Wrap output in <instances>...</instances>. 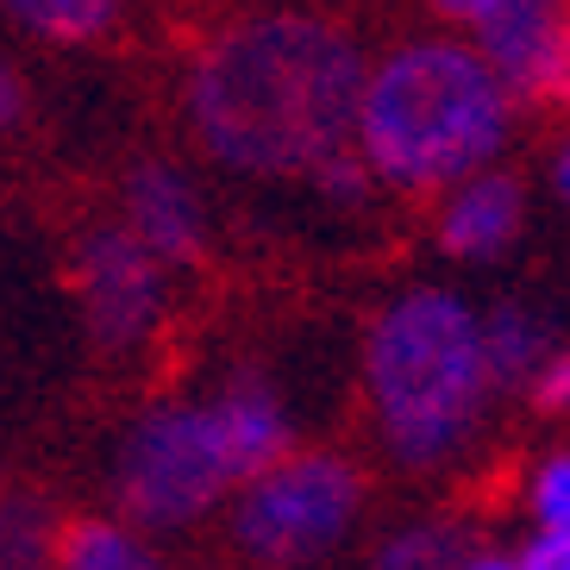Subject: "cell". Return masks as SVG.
Here are the masks:
<instances>
[{"instance_id": "obj_9", "label": "cell", "mask_w": 570, "mask_h": 570, "mask_svg": "<svg viewBox=\"0 0 570 570\" xmlns=\"http://www.w3.org/2000/svg\"><path fill=\"white\" fill-rule=\"evenodd\" d=\"M126 214H132V238L138 252L151 257H169V264H183V257L202 252V207L188 195V183L176 169L164 164H145L132 169V183H126Z\"/></svg>"}, {"instance_id": "obj_18", "label": "cell", "mask_w": 570, "mask_h": 570, "mask_svg": "<svg viewBox=\"0 0 570 570\" xmlns=\"http://www.w3.org/2000/svg\"><path fill=\"white\" fill-rule=\"evenodd\" d=\"M533 407L539 414H570V352L546 357V370L533 376Z\"/></svg>"}, {"instance_id": "obj_17", "label": "cell", "mask_w": 570, "mask_h": 570, "mask_svg": "<svg viewBox=\"0 0 570 570\" xmlns=\"http://www.w3.org/2000/svg\"><path fill=\"white\" fill-rule=\"evenodd\" d=\"M314 183L326 188L333 202H364L370 176H364V164H357L352 151H338V157H326V164H314Z\"/></svg>"}, {"instance_id": "obj_20", "label": "cell", "mask_w": 570, "mask_h": 570, "mask_svg": "<svg viewBox=\"0 0 570 570\" xmlns=\"http://www.w3.org/2000/svg\"><path fill=\"white\" fill-rule=\"evenodd\" d=\"M546 95L570 101V19H564V51H558V69H552V88H546Z\"/></svg>"}, {"instance_id": "obj_13", "label": "cell", "mask_w": 570, "mask_h": 570, "mask_svg": "<svg viewBox=\"0 0 570 570\" xmlns=\"http://www.w3.org/2000/svg\"><path fill=\"white\" fill-rule=\"evenodd\" d=\"M57 533L38 502H0V570H51Z\"/></svg>"}, {"instance_id": "obj_19", "label": "cell", "mask_w": 570, "mask_h": 570, "mask_svg": "<svg viewBox=\"0 0 570 570\" xmlns=\"http://www.w3.org/2000/svg\"><path fill=\"white\" fill-rule=\"evenodd\" d=\"M520 570H570V533H539L520 558Z\"/></svg>"}, {"instance_id": "obj_21", "label": "cell", "mask_w": 570, "mask_h": 570, "mask_svg": "<svg viewBox=\"0 0 570 570\" xmlns=\"http://www.w3.org/2000/svg\"><path fill=\"white\" fill-rule=\"evenodd\" d=\"M13 114H19V82L7 76V69H0V126H7Z\"/></svg>"}, {"instance_id": "obj_16", "label": "cell", "mask_w": 570, "mask_h": 570, "mask_svg": "<svg viewBox=\"0 0 570 570\" xmlns=\"http://www.w3.org/2000/svg\"><path fill=\"white\" fill-rule=\"evenodd\" d=\"M533 508L546 520V533H570V458H552L533 483Z\"/></svg>"}, {"instance_id": "obj_12", "label": "cell", "mask_w": 570, "mask_h": 570, "mask_svg": "<svg viewBox=\"0 0 570 570\" xmlns=\"http://www.w3.org/2000/svg\"><path fill=\"white\" fill-rule=\"evenodd\" d=\"M51 564L57 570H157L151 558L138 552V539H126L107 520H69L63 533H57Z\"/></svg>"}, {"instance_id": "obj_11", "label": "cell", "mask_w": 570, "mask_h": 570, "mask_svg": "<svg viewBox=\"0 0 570 570\" xmlns=\"http://www.w3.org/2000/svg\"><path fill=\"white\" fill-rule=\"evenodd\" d=\"M546 352H552V333H546L527 307H495V314H489V326H483L489 383H502V389L533 383L539 370H546Z\"/></svg>"}, {"instance_id": "obj_3", "label": "cell", "mask_w": 570, "mask_h": 570, "mask_svg": "<svg viewBox=\"0 0 570 570\" xmlns=\"http://www.w3.org/2000/svg\"><path fill=\"white\" fill-rule=\"evenodd\" d=\"M370 395L383 414L389 452L402 464L426 470L452 458L489 395L476 314L445 288L402 295L370 333Z\"/></svg>"}, {"instance_id": "obj_5", "label": "cell", "mask_w": 570, "mask_h": 570, "mask_svg": "<svg viewBox=\"0 0 570 570\" xmlns=\"http://www.w3.org/2000/svg\"><path fill=\"white\" fill-rule=\"evenodd\" d=\"M226 483H233V470H226L207 407H164V414L138 420V433L126 439V458H119V495L145 527H183Z\"/></svg>"}, {"instance_id": "obj_7", "label": "cell", "mask_w": 570, "mask_h": 570, "mask_svg": "<svg viewBox=\"0 0 570 570\" xmlns=\"http://www.w3.org/2000/svg\"><path fill=\"white\" fill-rule=\"evenodd\" d=\"M82 307L101 345H132L157 320V264L132 233H95L82 252Z\"/></svg>"}, {"instance_id": "obj_2", "label": "cell", "mask_w": 570, "mask_h": 570, "mask_svg": "<svg viewBox=\"0 0 570 570\" xmlns=\"http://www.w3.org/2000/svg\"><path fill=\"white\" fill-rule=\"evenodd\" d=\"M364 157L402 188H439L495 157L508 95L464 45H407L364 82Z\"/></svg>"}, {"instance_id": "obj_15", "label": "cell", "mask_w": 570, "mask_h": 570, "mask_svg": "<svg viewBox=\"0 0 570 570\" xmlns=\"http://www.w3.org/2000/svg\"><path fill=\"white\" fill-rule=\"evenodd\" d=\"M19 19L26 26H38V32H51V38H101L107 26H114V7L107 0H51V7H19Z\"/></svg>"}, {"instance_id": "obj_1", "label": "cell", "mask_w": 570, "mask_h": 570, "mask_svg": "<svg viewBox=\"0 0 570 570\" xmlns=\"http://www.w3.org/2000/svg\"><path fill=\"white\" fill-rule=\"evenodd\" d=\"M364 107V57L320 19H257L219 38L195 69L188 114L233 169L295 176L345 151Z\"/></svg>"}, {"instance_id": "obj_8", "label": "cell", "mask_w": 570, "mask_h": 570, "mask_svg": "<svg viewBox=\"0 0 570 570\" xmlns=\"http://www.w3.org/2000/svg\"><path fill=\"white\" fill-rule=\"evenodd\" d=\"M207 420H214V433H219V452H226L233 483H257L276 464H288V420L264 383H233L207 407Z\"/></svg>"}, {"instance_id": "obj_14", "label": "cell", "mask_w": 570, "mask_h": 570, "mask_svg": "<svg viewBox=\"0 0 570 570\" xmlns=\"http://www.w3.org/2000/svg\"><path fill=\"white\" fill-rule=\"evenodd\" d=\"M376 570H470L464 533H452V527H420V533L389 539Z\"/></svg>"}, {"instance_id": "obj_4", "label": "cell", "mask_w": 570, "mask_h": 570, "mask_svg": "<svg viewBox=\"0 0 570 570\" xmlns=\"http://www.w3.org/2000/svg\"><path fill=\"white\" fill-rule=\"evenodd\" d=\"M357 502H364V483L345 458H288L245 489L233 539L257 564H302L352 527Z\"/></svg>"}, {"instance_id": "obj_22", "label": "cell", "mask_w": 570, "mask_h": 570, "mask_svg": "<svg viewBox=\"0 0 570 570\" xmlns=\"http://www.w3.org/2000/svg\"><path fill=\"white\" fill-rule=\"evenodd\" d=\"M470 570H520V564H508V558H470Z\"/></svg>"}, {"instance_id": "obj_23", "label": "cell", "mask_w": 570, "mask_h": 570, "mask_svg": "<svg viewBox=\"0 0 570 570\" xmlns=\"http://www.w3.org/2000/svg\"><path fill=\"white\" fill-rule=\"evenodd\" d=\"M558 188H564V202H570V151L558 157Z\"/></svg>"}, {"instance_id": "obj_6", "label": "cell", "mask_w": 570, "mask_h": 570, "mask_svg": "<svg viewBox=\"0 0 570 570\" xmlns=\"http://www.w3.org/2000/svg\"><path fill=\"white\" fill-rule=\"evenodd\" d=\"M445 19H470L483 38V63L502 82V95H546L552 88L558 51H564V7H539V0H452Z\"/></svg>"}, {"instance_id": "obj_10", "label": "cell", "mask_w": 570, "mask_h": 570, "mask_svg": "<svg viewBox=\"0 0 570 570\" xmlns=\"http://www.w3.org/2000/svg\"><path fill=\"white\" fill-rule=\"evenodd\" d=\"M520 233V183L514 176H470L439 214V245L452 257H495Z\"/></svg>"}]
</instances>
